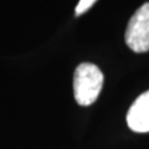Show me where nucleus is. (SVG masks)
<instances>
[{
  "mask_svg": "<svg viewBox=\"0 0 149 149\" xmlns=\"http://www.w3.org/2000/svg\"><path fill=\"white\" fill-rule=\"evenodd\" d=\"M97 1V0H80L76 6V10H74V14H76V16H80L82 15L85 11H87L88 9H91L92 5Z\"/></svg>",
  "mask_w": 149,
  "mask_h": 149,
  "instance_id": "obj_4",
  "label": "nucleus"
},
{
  "mask_svg": "<svg viewBox=\"0 0 149 149\" xmlns=\"http://www.w3.org/2000/svg\"><path fill=\"white\" fill-rule=\"evenodd\" d=\"M125 44L137 54L149 51V3L134 13L125 30Z\"/></svg>",
  "mask_w": 149,
  "mask_h": 149,
  "instance_id": "obj_2",
  "label": "nucleus"
},
{
  "mask_svg": "<svg viewBox=\"0 0 149 149\" xmlns=\"http://www.w3.org/2000/svg\"><path fill=\"white\" fill-rule=\"evenodd\" d=\"M127 124L133 132H149V91L142 93L130 106L127 113Z\"/></svg>",
  "mask_w": 149,
  "mask_h": 149,
  "instance_id": "obj_3",
  "label": "nucleus"
},
{
  "mask_svg": "<svg viewBox=\"0 0 149 149\" xmlns=\"http://www.w3.org/2000/svg\"><path fill=\"white\" fill-rule=\"evenodd\" d=\"M103 86V73L93 63H81L74 70L73 95L80 106H90L100 96Z\"/></svg>",
  "mask_w": 149,
  "mask_h": 149,
  "instance_id": "obj_1",
  "label": "nucleus"
}]
</instances>
